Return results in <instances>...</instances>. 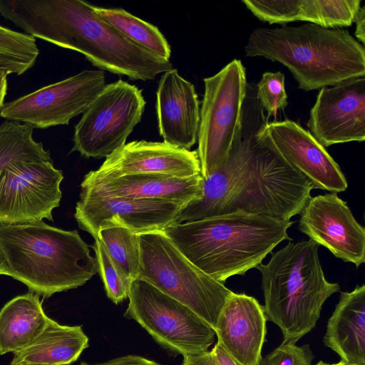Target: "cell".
I'll list each match as a JSON object with an SVG mask.
<instances>
[{
    "label": "cell",
    "instance_id": "obj_1",
    "mask_svg": "<svg viewBox=\"0 0 365 365\" xmlns=\"http://www.w3.org/2000/svg\"><path fill=\"white\" fill-rule=\"evenodd\" d=\"M268 118L255 93L248 92L229 157L204 178L201 197L185 207L188 221L236 211L283 220L299 215L314 187L259 133Z\"/></svg>",
    "mask_w": 365,
    "mask_h": 365
},
{
    "label": "cell",
    "instance_id": "obj_2",
    "mask_svg": "<svg viewBox=\"0 0 365 365\" xmlns=\"http://www.w3.org/2000/svg\"><path fill=\"white\" fill-rule=\"evenodd\" d=\"M0 14L27 34L83 54L101 71L152 81L171 68L160 57L124 37L83 0H0Z\"/></svg>",
    "mask_w": 365,
    "mask_h": 365
},
{
    "label": "cell",
    "instance_id": "obj_3",
    "mask_svg": "<svg viewBox=\"0 0 365 365\" xmlns=\"http://www.w3.org/2000/svg\"><path fill=\"white\" fill-rule=\"evenodd\" d=\"M267 215L236 211L197 221L175 222L164 230L181 253L214 279L224 283L262 264L293 225Z\"/></svg>",
    "mask_w": 365,
    "mask_h": 365
},
{
    "label": "cell",
    "instance_id": "obj_4",
    "mask_svg": "<svg viewBox=\"0 0 365 365\" xmlns=\"http://www.w3.org/2000/svg\"><path fill=\"white\" fill-rule=\"evenodd\" d=\"M248 57L279 62L304 91L365 76V49L349 31L313 24L257 28L245 46Z\"/></svg>",
    "mask_w": 365,
    "mask_h": 365
},
{
    "label": "cell",
    "instance_id": "obj_5",
    "mask_svg": "<svg viewBox=\"0 0 365 365\" xmlns=\"http://www.w3.org/2000/svg\"><path fill=\"white\" fill-rule=\"evenodd\" d=\"M0 245L6 275L43 297L82 286L98 272L96 258L76 230H63L43 220L0 225Z\"/></svg>",
    "mask_w": 365,
    "mask_h": 365
},
{
    "label": "cell",
    "instance_id": "obj_6",
    "mask_svg": "<svg viewBox=\"0 0 365 365\" xmlns=\"http://www.w3.org/2000/svg\"><path fill=\"white\" fill-rule=\"evenodd\" d=\"M319 247L311 240L289 242L256 267L262 276L267 320L279 328L283 342L297 343L310 332L324 302L339 291V284L325 277Z\"/></svg>",
    "mask_w": 365,
    "mask_h": 365
},
{
    "label": "cell",
    "instance_id": "obj_7",
    "mask_svg": "<svg viewBox=\"0 0 365 365\" xmlns=\"http://www.w3.org/2000/svg\"><path fill=\"white\" fill-rule=\"evenodd\" d=\"M139 279L189 307L213 329L232 293L187 259L164 231L137 234Z\"/></svg>",
    "mask_w": 365,
    "mask_h": 365
},
{
    "label": "cell",
    "instance_id": "obj_8",
    "mask_svg": "<svg viewBox=\"0 0 365 365\" xmlns=\"http://www.w3.org/2000/svg\"><path fill=\"white\" fill-rule=\"evenodd\" d=\"M203 82L196 150L201 175L206 178L229 157L241 125L248 83L245 68L238 59Z\"/></svg>",
    "mask_w": 365,
    "mask_h": 365
},
{
    "label": "cell",
    "instance_id": "obj_9",
    "mask_svg": "<svg viewBox=\"0 0 365 365\" xmlns=\"http://www.w3.org/2000/svg\"><path fill=\"white\" fill-rule=\"evenodd\" d=\"M124 317L137 322L164 349L182 356L207 351L214 329L187 306L148 282L131 283Z\"/></svg>",
    "mask_w": 365,
    "mask_h": 365
},
{
    "label": "cell",
    "instance_id": "obj_10",
    "mask_svg": "<svg viewBox=\"0 0 365 365\" xmlns=\"http://www.w3.org/2000/svg\"><path fill=\"white\" fill-rule=\"evenodd\" d=\"M142 91L121 79L106 84L75 125L71 152L106 158L123 146L141 121L146 105Z\"/></svg>",
    "mask_w": 365,
    "mask_h": 365
},
{
    "label": "cell",
    "instance_id": "obj_11",
    "mask_svg": "<svg viewBox=\"0 0 365 365\" xmlns=\"http://www.w3.org/2000/svg\"><path fill=\"white\" fill-rule=\"evenodd\" d=\"M106 85L103 71L83 70L5 103L0 117L34 128L68 125L83 113Z\"/></svg>",
    "mask_w": 365,
    "mask_h": 365
},
{
    "label": "cell",
    "instance_id": "obj_12",
    "mask_svg": "<svg viewBox=\"0 0 365 365\" xmlns=\"http://www.w3.org/2000/svg\"><path fill=\"white\" fill-rule=\"evenodd\" d=\"M63 179L51 161L20 163L0 172V225L53 220Z\"/></svg>",
    "mask_w": 365,
    "mask_h": 365
},
{
    "label": "cell",
    "instance_id": "obj_13",
    "mask_svg": "<svg viewBox=\"0 0 365 365\" xmlns=\"http://www.w3.org/2000/svg\"><path fill=\"white\" fill-rule=\"evenodd\" d=\"M185 206L158 199L80 195L74 217L79 227L96 239L100 225L106 222L135 234L164 231L177 222Z\"/></svg>",
    "mask_w": 365,
    "mask_h": 365
},
{
    "label": "cell",
    "instance_id": "obj_14",
    "mask_svg": "<svg viewBox=\"0 0 365 365\" xmlns=\"http://www.w3.org/2000/svg\"><path fill=\"white\" fill-rule=\"evenodd\" d=\"M299 230L336 257L356 267L365 262V229L337 193L310 197L299 213Z\"/></svg>",
    "mask_w": 365,
    "mask_h": 365
},
{
    "label": "cell",
    "instance_id": "obj_15",
    "mask_svg": "<svg viewBox=\"0 0 365 365\" xmlns=\"http://www.w3.org/2000/svg\"><path fill=\"white\" fill-rule=\"evenodd\" d=\"M324 148L365 140V78L319 89L307 123Z\"/></svg>",
    "mask_w": 365,
    "mask_h": 365
},
{
    "label": "cell",
    "instance_id": "obj_16",
    "mask_svg": "<svg viewBox=\"0 0 365 365\" xmlns=\"http://www.w3.org/2000/svg\"><path fill=\"white\" fill-rule=\"evenodd\" d=\"M259 133L314 188L335 193L346 190L347 180L338 163L299 123L291 120L267 122Z\"/></svg>",
    "mask_w": 365,
    "mask_h": 365
},
{
    "label": "cell",
    "instance_id": "obj_17",
    "mask_svg": "<svg viewBox=\"0 0 365 365\" xmlns=\"http://www.w3.org/2000/svg\"><path fill=\"white\" fill-rule=\"evenodd\" d=\"M90 173L96 176L145 173L190 178L201 174V168L196 150L142 140L125 143Z\"/></svg>",
    "mask_w": 365,
    "mask_h": 365
},
{
    "label": "cell",
    "instance_id": "obj_18",
    "mask_svg": "<svg viewBox=\"0 0 365 365\" xmlns=\"http://www.w3.org/2000/svg\"><path fill=\"white\" fill-rule=\"evenodd\" d=\"M203 180L201 174L190 178L145 173L96 176L89 172L80 195L158 199L187 205L201 197Z\"/></svg>",
    "mask_w": 365,
    "mask_h": 365
},
{
    "label": "cell",
    "instance_id": "obj_19",
    "mask_svg": "<svg viewBox=\"0 0 365 365\" xmlns=\"http://www.w3.org/2000/svg\"><path fill=\"white\" fill-rule=\"evenodd\" d=\"M263 307L253 297L232 293L217 319L214 330L224 349L242 365H257L267 333Z\"/></svg>",
    "mask_w": 365,
    "mask_h": 365
},
{
    "label": "cell",
    "instance_id": "obj_20",
    "mask_svg": "<svg viewBox=\"0 0 365 365\" xmlns=\"http://www.w3.org/2000/svg\"><path fill=\"white\" fill-rule=\"evenodd\" d=\"M155 110L159 134L163 141L190 150L197 142L200 101L194 85L175 68L160 76Z\"/></svg>",
    "mask_w": 365,
    "mask_h": 365
},
{
    "label": "cell",
    "instance_id": "obj_21",
    "mask_svg": "<svg viewBox=\"0 0 365 365\" xmlns=\"http://www.w3.org/2000/svg\"><path fill=\"white\" fill-rule=\"evenodd\" d=\"M324 344L344 362L365 365V285L341 292L328 320Z\"/></svg>",
    "mask_w": 365,
    "mask_h": 365
},
{
    "label": "cell",
    "instance_id": "obj_22",
    "mask_svg": "<svg viewBox=\"0 0 365 365\" xmlns=\"http://www.w3.org/2000/svg\"><path fill=\"white\" fill-rule=\"evenodd\" d=\"M88 341L81 326L61 325L51 319L34 341L14 353L11 365H68L88 347Z\"/></svg>",
    "mask_w": 365,
    "mask_h": 365
},
{
    "label": "cell",
    "instance_id": "obj_23",
    "mask_svg": "<svg viewBox=\"0 0 365 365\" xmlns=\"http://www.w3.org/2000/svg\"><path fill=\"white\" fill-rule=\"evenodd\" d=\"M52 319L39 296L29 292L9 301L0 310V354L14 353L34 341Z\"/></svg>",
    "mask_w": 365,
    "mask_h": 365
},
{
    "label": "cell",
    "instance_id": "obj_24",
    "mask_svg": "<svg viewBox=\"0 0 365 365\" xmlns=\"http://www.w3.org/2000/svg\"><path fill=\"white\" fill-rule=\"evenodd\" d=\"M95 14L124 37L144 49L170 60V46L158 29L121 8H106L93 5Z\"/></svg>",
    "mask_w": 365,
    "mask_h": 365
},
{
    "label": "cell",
    "instance_id": "obj_25",
    "mask_svg": "<svg viewBox=\"0 0 365 365\" xmlns=\"http://www.w3.org/2000/svg\"><path fill=\"white\" fill-rule=\"evenodd\" d=\"M34 128L11 120L0 124V172L20 163L51 161V154L33 138Z\"/></svg>",
    "mask_w": 365,
    "mask_h": 365
},
{
    "label": "cell",
    "instance_id": "obj_26",
    "mask_svg": "<svg viewBox=\"0 0 365 365\" xmlns=\"http://www.w3.org/2000/svg\"><path fill=\"white\" fill-rule=\"evenodd\" d=\"M113 261L132 280L140 269V244L137 234L118 224L103 223L98 237Z\"/></svg>",
    "mask_w": 365,
    "mask_h": 365
},
{
    "label": "cell",
    "instance_id": "obj_27",
    "mask_svg": "<svg viewBox=\"0 0 365 365\" xmlns=\"http://www.w3.org/2000/svg\"><path fill=\"white\" fill-rule=\"evenodd\" d=\"M39 55L36 38L0 25V70L8 74H24Z\"/></svg>",
    "mask_w": 365,
    "mask_h": 365
},
{
    "label": "cell",
    "instance_id": "obj_28",
    "mask_svg": "<svg viewBox=\"0 0 365 365\" xmlns=\"http://www.w3.org/2000/svg\"><path fill=\"white\" fill-rule=\"evenodd\" d=\"M91 247L108 297L115 304L122 302L128 297L133 281L113 261L98 238L94 239Z\"/></svg>",
    "mask_w": 365,
    "mask_h": 365
},
{
    "label": "cell",
    "instance_id": "obj_29",
    "mask_svg": "<svg viewBox=\"0 0 365 365\" xmlns=\"http://www.w3.org/2000/svg\"><path fill=\"white\" fill-rule=\"evenodd\" d=\"M246 8L259 21L269 24L302 21L303 0H242Z\"/></svg>",
    "mask_w": 365,
    "mask_h": 365
},
{
    "label": "cell",
    "instance_id": "obj_30",
    "mask_svg": "<svg viewBox=\"0 0 365 365\" xmlns=\"http://www.w3.org/2000/svg\"><path fill=\"white\" fill-rule=\"evenodd\" d=\"M284 74L280 71L265 72L255 86V94L261 108L267 117L276 116L277 111L284 110L288 104Z\"/></svg>",
    "mask_w": 365,
    "mask_h": 365
},
{
    "label": "cell",
    "instance_id": "obj_31",
    "mask_svg": "<svg viewBox=\"0 0 365 365\" xmlns=\"http://www.w3.org/2000/svg\"><path fill=\"white\" fill-rule=\"evenodd\" d=\"M361 3V0H317V25L331 29L350 26Z\"/></svg>",
    "mask_w": 365,
    "mask_h": 365
},
{
    "label": "cell",
    "instance_id": "obj_32",
    "mask_svg": "<svg viewBox=\"0 0 365 365\" xmlns=\"http://www.w3.org/2000/svg\"><path fill=\"white\" fill-rule=\"evenodd\" d=\"M314 356L309 344L283 342L262 357L257 365H312Z\"/></svg>",
    "mask_w": 365,
    "mask_h": 365
},
{
    "label": "cell",
    "instance_id": "obj_33",
    "mask_svg": "<svg viewBox=\"0 0 365 365\" xmlns=\"http://www.w3.org/2000/svg\"><path fill=\"white\" fill-rule=\"evenodd\" d=\"M79 365H160V364L137 355H125L121 357L109 360L104 363L88 364L82 361Z\"/></svg>",
    "mask_w": 365,
    "mask_h": 365
},
{
    "label": "cell",
    "instance_id": "obj_34",
    "mask_svg": "<svg viewBox=\"0 0 365 365\" xmlns=\"http://www.w3.org/2000/svg\"><path fill=\"white\" fill-rule=\"evenodd\" d=\"M181 365H219L212 351L183 356Z\"/></svg>",
    "mask_w": 365,
    "mask_h": 365
},
{
    "label": "cell",
    "instance_id": "obj_35",
    "mask_svg": "<svg viewBox=\"0 0 365 365\" xmlns=\"http://www.w3.org/2000/svg\"><path fill=\"white\" fill-rule=\"evenodd\" d=\"M356 24L355 38L363 46L365 44V6H362L357 11L354 22Z\"/></svg>",
    "mask_w": 365,
    "mask_h": 365
},
{
    "label": "cell",
    "instance_id": "obj_36",
    "mask_svg": "<svg viewBox=\"0 0 365 365\" xmlns=\"http://www.w3.org/2000/svg\"><path fill=\"white\" fill-rule=\"evenodd\" d=\"M211 351L219 365H242L233 359L217 341Z\"/></svg>",
    "mask_w": 365,
    "mask_h": 365
},
{
    "label": "cell",
    "instance_id": "obj_37",
    "mask_svg": "<svg viewBox=\"0 0 365 365\" xmlns=\"http://www.w3.org/2000/svg\"><path fill=\"white\" fill-rule=\"evenodd\" d=\"M9 74L0 70V109L4 105V101L7 91V76Z\"/></svg>",
    "mask_w": 365,
    "mask_h": 365
},
{
    "label": "cell",
    "instance_id": "obj_38",
    "mask_svg": "<svg viewBox=\"0 0 365 365\" xmlns=\"http://www.w3.org/2000/svg\"><path fill=\"white\" fill-rule=\"evenodd\" d=\"M7 274V264L4 253L0 245V274Z\"/></svg>",
    "mask_w": 365,
    "mask_h": 365
},
{
    "label": "cell",
    "instance_id": "obj_39",
    "mask_svg": "<svg viewBox=\"0 0 365 365\" xmlns=\"http://www.w3.org/2000/svg\"><path fill=\"white\" fill-rule=\"evenodd\" d=\"M314 365H355V364H349V363L344 362V361L341 360L340 361H339L337 363H334V364H327L322 361H319Z\"/></svg>",
    "mask_w": 365,
    "mask_h": 365
}]
</instances>
